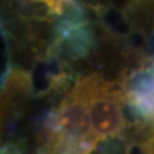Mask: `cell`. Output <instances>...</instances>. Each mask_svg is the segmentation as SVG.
<instances>
[{
  "label": "cell",
  "instance_id": "1",
  "mask_svg": "<svg viewBox=\"0 0 154 154\" xmlns=\"http://www.w3.org/2000/svg\"><path fill=\"white\" fill-rule=\"evenodd\" d=\"M90 76L77 80L46 121L45 141L38 154H91L98 140L91 132L88 100Z\"/></svg>",
  "mask_w": 154,
  "mask_h": 154
},
{
  "label": "cell",
  "instance_id": "2",
  "mask_svg": "<svg viewBox=\"0 0 154 154\" xmlns=\"http://www.w3.org/2000/svg\"><path fill=\"white\" fill-rule=\"evenodd\" d=\"M91 132L98 141L116 139L126 130L125 95L122 85L105 81L99 75H90L88 100Z\"/></svg>",
  "mask_w": 154,
  "mask_h": 154
},
{
  "label": "cell",
  "instance_id": "3",
  "mask_svg": "<svg viewBox=\"0 0 154 154\" xmlns=\"http://www.w3.org/2000/svg\"><path fill=\"white\" fill-rule=\"evenodd\" d=\"M27 2L45 8L49 14L55 16H62L72 4V0H27Z\"/></svg>",
  "mask_w": 154,
  "mask_h": 154
},
{
  "label": "cell",
  "instance_id": "4",
  "mask_svg": "<svg viewBox=\"0 0 154 154\" xmlns=\"http://www.w3.org/2000/svg\"><path fill=\"white\" fill-rule=\"evenodd\" d=\"M7 107H8V99L5 96V93H4V95L2 94V96H0V122H2V118H3Z\"/></svg>",
  "mask_w": 154,
  "mask_h": 154
}]
</instances>
